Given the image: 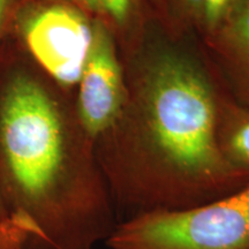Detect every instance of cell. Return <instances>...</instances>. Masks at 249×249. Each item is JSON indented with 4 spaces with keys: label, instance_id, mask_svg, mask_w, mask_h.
I'll list each match as a JSON object with an SVG mask.
<instances>
[{
    "label": "cell",
    "instance_id": "cell-13",
    "mask_svg": "<svg viewBox=\"0 0 249 249\" xmlns=\"http://www.w3.org/2000/svg\"><path fill=\"white\" fill-rule=\"evenodd\" d=\"M9 220V216L7 210H6L4 203H2L1 198H0V224H4Z\"/></svg>",
    "mask_w": 249,
    "mask_h": 249
},
{
    "label": "cell",
    "instance_id": "cell-11",
    "mask_svg": "<svg viewBox=\"0 0 249 249\" xmlns=\"http://www.w3.org/2000/svg\"><path fill=\"white\" fill-rule=\"evenodd\" d=\"M23 0H0V44L11 35L12 28Z\"/></svg>",
    "mask_w": 249,
    "mask_h": 249
},
{
    "label": "cell",
    "instance_id": "cell-3",
    "mask_svg": "<svg viewBox=\"0 0 249 249\" xmlns=\"http://www.w3.org/2000/svg\"><path fill=\"white\" fill-rule=\"evenodd\" d=\"M107 249H249V182L217 200L118 223Z\"/></svg>",
    "mask_w": 249,
    "mask_h": 249
},
{
    "label": "cell",
    "instance_id": "cell-4",
    "mask_svg": "<svg viewBox=\"0 0 249 249\" xmlns=\"http://www.w3.org/2000/svg\"><path fill=\"white\" fill-rule=\"evenodd\" d=\"M95 18L62 0H23L11 36L62 89L79 85L93 38Z\"/></svg>",
    "mask_w": 249,
    "mask_h": 249
},
{
    "label": "cell",
    "instance_id": "cell-10",
    "mask_svg": "<svg viewBox=\"0 0 249 249\" xmlns=\"http://www.w3.org/2000/svg\"><path fill=\"white\" fill-rule=\"evenodd\" d=\"M23 244L30 245V239L20 224L12 218L0 224V249H17Z\"/></svg>",
    "mask_w": 249,
    "mask_h": 249
},
{
    "label": "cell",
    "instance_id": "cell-14",
    "mask_svg": "<svg viewBox=\"0 0 249 249\" xmlns=\"http://www.w3.org/2000/svg\"><path fill=\"white\" fill-rule=\"evenodd\" d=\"M17 249H31V247L29 246V244H23L21 245L20 247H18Z\"/></svg>",
    "mask_w": 249,
    "mask_h": 249
},
{
    "label": "cell",
    "instance_id": "cell-12",
    "mask_svg": "<svg viewBox=\"0 0 249 249\" xmlns=\"http://www.w3.org/2000/svg\"><path fill=\"white\" fill-rule=\"evenodd\" d=\"M183 9L196 17L202 15V0H177Z\"/></svg>",
    "mask_w": 249,
    "mask_h": 249
},
{
    "label": "cell",
    "instance_id": "cell-6",
    "mask_svg": "<svg viewBox=\"0 0 249 249\" xmlns=\"http://www.w3.org/2000/svg\"><path fill=\"white\" fill-rule=\"evenodd\" d=\"M219 30L236 91L249 107V0L238 2Z\"/></svg>",
    "mask_w": 249,
    "mask_h": 249
},
{
    "label": "cell",
    "instance_id": "cell-8",
    "mask_svg": "<svg viewBox=\"0 0 249 249\" xmlns=\"http://www.w3.org/2000/svg\"><path fill=\"white\" fill-rule=\"evenodd\" d=\"M220 147L229 160L239 169L249 171V116L236 123Z\"/></svg>",
    "mask_w": 249,
    "mask_h": 249
},
{
    "label": "cell",
    "instance_id": "cell-5",
    "mask_svg": "<svg viewBox=\"0 0 249 249\" xmlns=\"http://www.w3.org/2000/svg\"><path fill=\"white\" fill-rule=\"evenodd\" d=\"M80 124L93 142L108 133L120 114L124 89L123 74L107 24L95 18L90 52L76 87Z\"/></svg>",
    "mask_w": 249,
    "mask_h": 249
},
{
    "label": "cell",
    "instance_id": "cell-7",
    "mask_svg": "<svg viewBox=\"0 0 249 249\" xmlns=\"http://www.w3.org/2000/svg\"><path fill=\"white\" fill-rule=\"evenodd\" d=\"M104 23L123 24L132 17L139 0H62Z\"/></svg>",
    "mask_w": 249,
    "mask_h": 249
},
{
    "label": "cell",
    "instance_id": "cell-2",
    "mask_svg": "<svg viewBox=\"0 0 249 249\" xmlns=\"http://www.w3.org/2000/svg\"><path fill=\"white\" fill-rule=\"evenodd\" d=\"M142 141L97 152L118 223L214 201L249 182L224 155L210 87L177 55L157 59L143 88Z\"/></svg>",
    "mask_w": 249,
    "mask_h": 249
},
{
    "label": "cell",
    "instance_id": "cell-9",
    "mask_svg": "<svg viewBox=\"0 0 249 249\" xmlns=\"http://www.w3.org/2000/svg\"><path fill=\"white\" fill-rule=\"evenodd\" d=\"M240 0H202V15L207 26L219 29Z\"/></svg>",
    "mask_w": 249,
    "mask_h": 249
},
{
    "label": "cell",
    "instance_id": "cell-1",
    "mask_svg": "<svg viewBox=\"0 0 249 249\" xmlns=\"http://www.w3.org/2000/svg\"><path fill=\"white\" fill-rule=\"evenodd\" d=\"M66 91L11 35L0 44V198L31 249H96L118 224Z\"/></svg>",
    "mask_w": 249,
    "mask_h": 249
}]
</instances>
